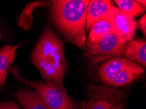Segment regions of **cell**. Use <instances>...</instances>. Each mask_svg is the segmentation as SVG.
Masks as SVG:
<instances>
[{
    "label": "cell",
    "mask_w": 146,
    "mask_h": 109,
    "mask_svg": "<svg viewBox=\"0 0 146 109\" xmlns=\"http://www.w3.org/2000/svg\"><path fill=\"white\" fill-rule=\"evenodd\" d=\"M0 109H22L14 101L0 102Z\"/></svg>",
    "instance_id": "9a60e30c"
},
{
    "label": "cell",
    "mask_w": 146,
    "mask_h": 109,
    "mask_svg": "<svg viewBox=\"0 0 146 109\" xmlns=\"http://www.w3.org/2000/svg\"><path fill=\"white\" fill-rule=\"evenodd\" d=\"M119 10L123 14L130 17L139 16L145 12V9L136 1L132 0H117L115 1Z\"/></svg>",
    "instance_id": "5bb4252c"
},
{
    "label": "cell",
    "mask_w": 146,
    "mask_h": 109,
    "mask_svg": "<svg viewBox=\"0 0 146 109\" xmlns=\"http://www.w3.org/2000/svg\"><path fill=\"white\" fill-rule=\"evenodd\" d=\"M1 35H0V39H1Z\"/></svg>",
    "instance_id": "d6986e66"
},
{
    "label": "cell",
    "mask_w": 146,
    "mask_h": 109,
    "mask_svg": "<svg viewBox=\"0 0 146 109\" xmlns=\"http://www.w3.org/2000/svg\"><path fill=\"white\" fill-rule=\"evenodd\" d=\"M119 109H123V108H119Z\"/></svg>",
    "instance_id": "ac0fdd59"
},
{
    "label": "cell",
    "mask_w": 146,
    "mask_h": 109,
    "mask_svg": "<svg viewBox=\"0 0 146 109\" xmlns=\"http://www.w3.org/2000/svg\"><path fill=\"white\" fill-rule=\"evenodd\" d=\"M89 99L85 109H119L124 107L127 94L108 86L91 84L88 86Z\"/></svg>",
    "instance_id": "5b68a950"
},
{
    "label": "cell",
    "mask_w": 146,
    "mask_h": 109,
    "mask_svg": "<svg viewBox=\"0 0 146 109\" xmlns=\"http://www.w3.org/2000/svg\"><path fill=\"white\" fill-rule=\"evenodd\" d=\"M23 44L19 43L15 46L6 45L0 49V88L5 85L9 67L16 57L15 52Z\"/></svg>",
    "instance_id": "7c38bea8"
},
{
    "label": "cell",
    "mask_w": 146,
    "mask_h": 109,
    "mask_svg": "<svg viewBox=\"0 0 146 109\" xmlns=\"http://www.w3.org/2000/svg\"><path fill=\"white\" fill-rule=\"evenodd\" d=\"M111 22L113 24L114 32L116 34L125 38L127 42L134 39L138 26L134 17L123 14L117 9Z\"/></svg>",
    "instance_id": "52a82bcc"
},
{
    "label": "cell",
    "mask_w": 146,
    "mask_h": 109,
    "mask_svg": "<svg viewBox=\"0 0 146 109\" xmlns=\"http://www.w3.org/2000/svg\"><path fill=\"white\" fill-rule=\"evenodd\" d=\"M143 72L144 70L142 67L133 63L117 73L113 77L108 86L115 88L126 86L139 79Z\"/></svg>",
    "instance_id": "9c48e42d"
},
{
    "label": "cell",
    "mask_w": 146,
    "mask_h": 109,
    "mask_svg": "<svg viewBox=\"0 0 146 109\" xmlns=\"http://www.w3.org/2000/svg\"><path fill=\"white\" fill-rule=\"evenodd\" d=\"M18 102L25 109H49L45 102L37 94L30 89H23L15 95Z\"/></svg>",
    "instance_id": "8fae6325"
},
{
    "label": "cell",
    "mask_w": 146,
    "mask_h": 109,
    "mask_svg": "<svg viewBox=\"0 0 146 109\" xmlns=\"http://www.w3.org/2000/svg\"><path fill=\"white\" fill-rule=\"evenodd\" d=\"M133 63L134 62L121 57L109 59L100 67L99 76L101 81L108 86L113 77L117 73Z\"/></svg>",
    "instance_id": "ba28073f"
},
{
    "label": "cell",
    "mask_w": 146,
    "mask_h": 109,
    "mask_svg": "<svg viewBox=\"0 0 146 109\" xmlns=\"http://www.w3.org/2000/svg\"><path fill=\"white\" fill-rule=\"evenodd\" d=\"M123 56L139 65L146 66V42L145 39H132L125 46Z\"/></svg>",
    "instance_id": "30bf717a"
},
{
    "label": "cell",
    "mask_w": 146,
    "mask_h": 109,
    "mask_svg": "<svg viewBox=\"0 0 146 109\" xmlns=\"http://www.w3.org/2000/svg\"><path fill=\"white\" fill-rule=\"evenodd\" d=\"M127 43L125 38L112 32L96 41H87L84 44V50L91 63L96 64L106 59L123 56Z\"/></svg>",
    "instance_id": "277c9868"
},
{
    "label": "cell",
    "mask_w": 146,
    "mask_h": 109,
    "mask_svg": "<svg viewBox=\"0 0 146 109\" xmlns=\"http://www.w3.org/2000/svg\"><path fill=\"white\" fill-rule=\"evenodd\" d=\"M88 0H55L50 15L56 28L78 47L86 43V13Z\"/></svg>",
    "instance_id": "7a4b0ae2"
},
{
    "label": "cell",
    "mask_w": 146,
    "mask_h": 109,
    "mask_svg": "<svg viewBox=\"0 0 146 109\" xmlns=\"http://www.w3.org/2000/svg\"><path fill=\"white\" fill-rule=\"evenodd\" d=\"M112 32H114V30L111 22L105 20H100L95 22L90 28L87 41H96L104 35Z\"/></svg>",
    "instance_id": "4fadbf2b"
},
{
    "label": "cell",
    "mask_w": 146,
    "mask_h": 109,
    "mask_svg": "<svg viewBox=\"0 0 146 109\" xmlns=\"http://www.w3.org/2000/svg\"><path fill=\"white\" fill-rule=\"evenodd\" d=\"M136 1L138 2V3H140L141 5H142V4H143V7L145 8V5H146V1Z\"/></svg>",
    "instance_id": "e0dca14e"
},
{
    "label": "cell",
    "mask_w": 146,
    "mask_h": 109,
    "mask_svg": "<svg viewBox=\"0 0 146 109\" xmlns=\"http://www.w3.org/2000/svg\"><path fill=\"white\" fill-rule=\"evenodd\" d=\"M117 7L112 1L108 0H92L88 3L86 13L85 30L89 32L92 25L97 21L105 20L111 22Z\"/></svg>",
    "instance_id": "8992f818"
},
{
    "label": "cell",
    "mask_w": 146,
    "mask_h": 109,
    "mask_svg": "<svg viewBox=\"0 0 146 109\" xmlns=\"http://www.w3.org/2000/svg\"><path fill=\"white\" fill-rule=\"evenodd\" d=\"M32 62L40 72L44 82H51L66 92L64 79L67 68L62 41L47 24L39 37Z\"/></svg>",
    "instance_id": "6da1fadb"
},
{
    "label": "cell",
    "mask_w": 146,
    "mask_h": 109,
    "mask_svg": "<svg viewBox=\"0 0 146 109\" xmlns=\"http://www.w3.org/2000/svg\"><path fill=\"white\" fill-rule=\"evenodd\" d=\"M18 82L34 88L49 109H74L66 91L62 90L51 82H35L26 80L22 77L15 67L9 69Z\"/></svg>",
    "instance_id": "3957f363"
},
{
    "label": "cell",
    "mask_w": 146,
    "mask_h": 109,
    "mask_svg": "<svg viewBox=\"0 0 146 109\" xmlns=\"http://www.w3.org/2000/svg\"><path fill=\"white\" fill-rule=\"evenodd\" d=\"M138 26H139V28H140L141 32H143L144 35H145V33H146V16H145V15H143L142 18H141L140 20H139Z\"/></svg>",
    "instance_id": "2e32d148"
}]
</instances>
